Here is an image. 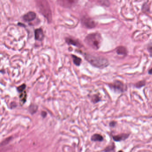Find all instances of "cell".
Returning <instances> with one entry per match:
<instances>
[{
    "label": "cell",
    "mask_w": 152,
    "mask_h": 152,
    "mask_svg": "<svg viewBox=\"0 0 152 152\" xmlns=\"http://www.w3.org/2000/svg\"><path fill=\"white\" fill-rule=\"evenodd\" d=\"M36 7L39 12L47 18L48 22L52 20L51 11L47 0H36Z\"/></svg>",
    "instance_id": "cell-1"
},
{
    "label": "cell",
    "mask_w": 152,
    "mask_h": 152,
    "mask_svg": "<svg viewBox=\"0 0 152 152\" xmlns=\"http://www.w3.org/2000/svg\"><path fill=\"white\" fill-rule=\"evenodd\" d=\"M85 58L91 64L95 67L99 68H105L108 67L109 65L108 59L103 57H97L90 54H86L85 55Z\"/></svg>",
    "instance_id": "cell-2"
},
{
    "label": "cell",
    "mask_w": 152,
    "mask_h": 152,
    "mask_svg": "<svg viewBox=\"0 0 152 152\" xmlns=\"http://www.w3.org/2000/svg\"><path fill=\"white\" fill-rule=\"evenodd\" d=\"M85 41L87 44L93 48H99L102 41V38L98 33H94L88 35L85 38Z\"/></svg>",
    "instance_id": "cell-3"
},
{
    "label": "cell",
    "mask_w": 152,
    "mask_h": 152,
    "mask_svg": "<svg viewBox=\"0 0 152 152\" xmlns=\"http://www.w3.org/2000/svg\"><path fill=\"white\" fill-rule=\"evenodd\" d=\"M110 87L117 92H123L125 90V88L123 82L120 81H116L110 85Z\"/></svg>",
    "instance_id": "cell-4"
},
{
    "label": "cell",
    "mask_w": 152,
    "mask_h": 152,
    "mask_svg": "<svg viewBox=\"0 0 152 152\" xmlns=\"http://www.w3.org/2000/svg\"><path fill=\"white\" fill-rule=\"evenodd\" d=\"M82 25L88 28H93L96 26V24L95 21L91 18L88 17H85L82 18Z\"/></svg>",
    "instance_id": "cell-5"
},
{
    "label": "cell",
    "mask_w": 152,
    "mask_h": 152,
    "mask_svg": "<svg viewBox=\"0 0 152 152\" xmlns=\"http://www.w3.org/2000/svg\"><path fill=\"white\" fill-rule=\"evenodd\" d=\"M78 0H58V2L60 5L65 8H71L75 5Z\"/></svg>",
    "instance_id": "cell-6"
},
{
    "label": "cell",
    "mask_w": 152,
    "mask_h": 152,
    "mask_svg": "<svg viewBox=\"0 0 152 152\" xmlns=\"http://www.w3.org/2000/svg\"><path fill=\"white\" fill-rule=\"evenodd\" d=\"M36 14L33 12H29L26 13L23 17L24 20L26 21H33L36 18Z\"/></svg>",
    "instance_id": "cell-7"
},
{
    "label": "cell",
    "mask_w": 152,
    "mask_h": 152,
    "mask_svg": "<svg viewBox=\"0 0 152 152\" xmlns=\"http://www.w3.org/2000/svg\"><path fill=\"white\" fill-rule=\"evenodd\" d=\"M44 37V33L41 29H38L35 30V38L37 40L42 41Z\"/></svg>",
    "instance_id": "cell-8"
},
{
    "label": "cell",
    "mask_w": 152,
    "mask_h": 152,
    "mask_svg": "<svg viewBox=\"0 0 152 152\" xmlns=\"http://www.w3.org/2000/svg\"><path fill=\"white\" fill-rule=\"evenodd\" d=\"M129 136V134H121L120 135H117L113 137V139L116 142H118L122 140L126 139Z\"/></svg>",
    "instance_id": "cell-9"
},
{
    "label": "cell",
    "mask_w": 152,
    "mask_h": 152,
    "mask_svg": "<svg viewBox=\"0 0 152 152\" xmlns=\"http://www.w3.org/2000/svg\"><path fill=\"white\" fill-rule=\"evenodd\" d=\"M103 140V137L100 134H95L91 137V140L93 142H102Z\"/></svg>",
    "instance_id": "cell-10"
},
{
    "label": "cell",
    "mask_w": 152,
    "mask_h": 152,
    "mask_svg": "<svg viewBox=\"0 0 152 152\" xmlns=\"http://www.w3.org/2000/svg\"><path fill=\"white\" fill-rule=\"evenodd\" d=\"M66 41L68 44H71L73 46H75L78 47H80L81 46L80 43L77 40H76L75 39H67L66 40Z\"/></svg>",
    "instance_id": "cell-11"
},
{
    "label": "cell",
    "mask_w": 152,
    "mask_h": 152,
    "mask_svg": "<svg viewBox=\"0 0 152 152\" xmlns=\"http://www.w3.org/2000/svg\"><path fill=\"white\" fill-rule=\"evenodd\" d=\"M72 57L74 64L77 66H80V64L82 62V60L80 58L77 57V56L75 55H72Z\"/></svg>",
    "instance_id": "cell-12"
},
{
    "label": "cell",
    "mask_w": 152,
    "mask_h": 152,
    "mask_svg": "<svg viewBox=\"0 0 152 152\" xmlns=\"http://www.w3.org/2000/svg\"><path fill=\"white\" fill-rule=\"evenodd\" d=\"M116 52L118 54L125 55L127 54V50L125 47H119L117 49Z\"/></svg>",
    "instance_id": "cell-13"
},
{
    "label": "cell",
    "mask_w": 152,
    "mask_h": 152,
    "mask_svg": "<svg viewBox=\"0 0 152 152\" xmlns=\"http://www.w3.org/2000/svg\"><path fill=\"white\" fill-rule=\"evenodd\" d=\"M26 97H27L26 93L25 91H24L23 92L21 93L20 95V101L21 104L22 105L26 102Z\"/></svg>",
    "instance_id": "cell-14"
},
{
    "label": "cell",
    "mask_w": 152,
    "mask_h": 152,
    "mask_svg": "<svg viewBox=\"0 0 152 152\" xmlns=\"http://www.w3.org/2000/svg\"><path fill=\"white\" fill-rule=\"evenodd\" d=\"M37 110H38V106L34 104H32L30 106L29 109L30 112L32 114L35 113L37 111Z\"/></svg>",
    "instance_id": "cell-15"
},
{
    "label": "cell",
    "mask_w": 152,
    "mask_h": 152,
    "mask_svg": "<svg viewBox=\"0 0 152 152\" xmlns=\"http://www.w3.org/2000/svg\"><path fill=\"white\" fill-rule=\"evenodd\" d=\"M98 2L102 5L106 6H109L110 5V2L109 0H98Z\"/></svg>",
    "instance_id": "cell-16"
},
{
    "label": "cell",
    "mask_w": 152,
    "mask_h": 152,
    "mask_svg": "<svg viewBox=\"0 0 152 152\" xmlns=\"http://www.w3.org/2000/svg\"><path fill=\"white\" fill-rule=\"evenodd\" d=\"M26 84H23L22 85H21L17 88V90L19 92L21 93V92H22L23 91H24L25 90V89H26Z\"/></svg>",
    "instance_id": "cell-17"
},
{
    "label": "cell",
    "mask_w": 152,
    "mask_h": 152,
    "mask_svg": "<svg viewBox=\"0 0 152 152\" xmlns=\"http://www.w3.org/2000/svg\"><path fill=\"white\" fill-rule=\"evenodd\" d=\"M144 85H145V82L143 81H140L139 82L137 83L136 84V87L137 88H140L143 87Z\"/></svg>",
    "instance_id": "cell-18"
},
{
    "label": "cell",
    "mask_w": 152,
    "mask_h": 152,
    "mask_svg": "<svg viewBox=\"0 0 152 152\" xmlns=\"http://www.w3.org/2000/svg\"><path fill=\"white\" fill-rule=\"evenodd\" d=\"M93 101L94 103H97L100 101V98L99 97V96L97 95H95L94 96V97H93Z\"/></svg>",
    "instance_id": "cell-19"
},
{
    "label": "cell",
    "mask_w": 152,
    "mask_h": 152,
    "mask_svg": "<svg viewBox=\"0 0 152 152\" xmlns=\"http://www.w3.org/2000/svg\"><path fill=\"white\" fill-rule=\"evenodd\" d=\"M114 148L112 146H108V147H107L104 151H111L112 150H113Z\"/></svg>",
    "instance_id": "cell-20"
},
{
    "label": "cell",
    "mask_w": 152,
    "mask_h": 152,
    "mask_svg": "<svg viewBox=\"0 0 152 152\" xmlns=\"http://www.w3.org/2000/svg\"><path fill=\"white\" fill-rule=\"evenodd\" d=\"M116 122L115 121H111L109 124L110 126L112 127L115 126L116 125Z\"/></svg>",
    "instance_id": "cell-21"
},
{
    "label": "cell",
    "mask_w": 152,
    "mask_h": 152,
    "mask_svg": "<svg viewBox=\"0 0 152 152\" xmlns=\"http://www.w3.org/2000/svg\"><path fill=\"white\" fill-rule=\"evenodd\" d=\"M47 113L46 111H42L41 113V115L42 117H43V118H45L46 116H47Z\"/></svg>",
    "instance_id": "cell-22"
},
{
    "label": "cell",
    "mask_w": 152,
    "mask_h": 152,
    "mask_svg": "<svg viewBox=\"0 0 152 152\" xmlns=\"http://www.w3.org/2000/svg\"><path fill=\"white\" fill-rule=\"evenodd\" d=\"M149 74H150V75L152 74V68L149 71Z\"/></svg>",
    "instance_id": "cell-23"
}]
</instances>
